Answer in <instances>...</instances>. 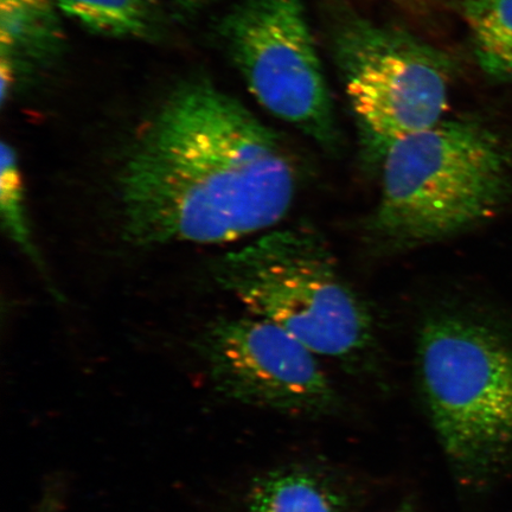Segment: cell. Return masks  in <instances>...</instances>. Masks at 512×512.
Returning a JSON list of instances; mask_svg holds the SVG:
<instances>
[{
  "mask_svg": "<svg viewBox=\"0 0 512 512\" xmlns=\"http://www.w3.org/2000/svg\"><path fill=\"white\" fill-rule=\"evenodd\" d=\"M118 185L133 245H213L277 226L291 210L298 172L277 133L219 87L194 81L145 127Z\"/></svg>",
  "mask_w": 512,
  "mask_h": 512,
  "instance_id": "6da1fadb",
  "label": "cell"
},
{
  "mask_svg": "<svg viewBox=\"0 0 512 512\" xmlns=\"http://www.w3.org/2000/svg\"><path fill=\"white\" fill-rule=\"evenodd\" d=\"M214 277L249 315L279 326L317 356L354 362L373 347L367 305L313 229L267 230L223 255Z\"/></svg>",
  "mask_w": 512,
  "mask_h": 512,
  "instance_id": "3957f363",
  "label": "cell"
},
{
  "mask_svg": "<svg viewBox=\"0 0 512 512\" xmlns=\"http://www.w3.org/2000/svg\"><path fill=\"white\" fill-rule=\"evenodd\" d=\"M56 0H0V63L41 61L61 41Z\"/></svg>",
  "mask_w": 512,
  "mask_h": 512,
  "instance_id": "ba28073f",
  "label": "cell"
},
{
  "mask_svg": "<svg viewBox=\"0 0 512 512\" xmlns=\"http://www.w3.org/2000/svg\"><path fill=\"white\" fill-rule=\"evenodd\" d=\"M464 18L480 68L494 78H511L512 0H466Z\"/></svg>",
  "mask_w": 512,
  "mask_h": 512,
  "instance_id": "8fae6325",
  "label": "cell"
},
{
  "mask_svg": "<svg viewBox=\"0 0 512 512\" xmlns=\"http://www.w3.org/2000/svg\"><path fill=\"white\" fill-rule=\"evenodd\" d=\"M428 414L448 462L467 482L512 471V348L483 325L437 316L416 349Z\"/></svg>",
  "mask_w": 512,
  "mask_h": 512,
  "instance_id": "277c9868",
  "label": "cell"
},
{
  "mask_svg": "<svg viewBox=\"0 0 512 512\" xmlns=\"http://www.w3.org/2000/svg\"><path fill=\"white\" fill-rule=\"evenodd\" d=\"M255 100L322 149L336 151L334 104L304 0H241L220 25Z\"/></svg>",
  "mask_w": 512,
  "mask_h": 512,
  "instance_id": "8992f818",
  "label": "cell"
},
{
  "mask_svg": "<svg viewBox=\"0 0 512 512\" xmlns=\"http://www.w3.org/2000/svg\"><path fill=\"white\" fill-rule=\"evenodd\" d=\"M211 381L230 399L284 413L315 415L334 408V387L317 355L259 317H221L200 339Z\"/></svg>",
  "mask_w": 512,
  "mask_h": 512,
  "instance_id": "52a82bcc",
  "label": "cell"
},
{
  "mask_svg": "<svg viewBox=\"0 0 512 512\" xmlns=\"http://www.w3.org/2000/svg\"><path fill=\"white\" fill-rule=\"evenodd\" d=\"M46 512H49V511H46Z\"/></svg>",
  "mask_w": 512,
  "mask_h": 512,
  "instance_id": "5bb4252c",
  "label": "cell"
},
{
  "mask_svg": "<svg viewBox=\"0 0 512 512\" xmlns=\"http://www.w3.org/2000/svg\"><path fill=\"white\" fill-rule=\"evenodd\" d=\"M334 55L364 158L381 164L392 147L445 119L453 63L405 30L358 16L334 34Z\"/></svg>",
  "mask_w": 512,
  "mask_h": 512,
  "instance_id": "5b68a950",
  "label": "cell"
},
{
  "mask_svg": "<svg viewBox=\"0 0 512 512\" xmlns=\"http://www.w3.org/2000/svg\"><path fill=\"white\" fill-rule=\"evenodd\" d=\"M247 512H345V505L323 477L303 467H285L256 480Z\"/></svg>",
  "mask_w": 512,
  "mask_h": 512,
  "instance_id": "9c48e42d",
  "label": "cell"
},
{
  "mask_svg": "<svg viewBox=\"0 0 512 512\" xmlns=\"http://www.w3.org/2000/svg\"><path fill=\"white\" fill-rule=\"evenodd\" d=\"M56 5L64 16L95 35L146 38L158 27L152 0H56Z\"/></svg>",
  "mask_w": 512,
  "mask_h": 512,
  "instance_id": "30bf717a",
  "label": "cell"
},
{
  "mask_svg": "<svg viewBox=\"0 0 512 512\" xmlns=\"http://www.w3.org/2000/svg\"><path fill=\"white\" fill-rule=\"evenodd\" d=\"M174 2L183 10L194 11L204 8V6L215 2V0H174Z\"/></svg>",
  "mask_w": 512,
  "mask_h": 512,
  "instance_id": "4fadbf2b",
  "label": "cell"
},
{
  "mask_svg": "<svg viewBox=\"0 0 512 512\" xmlns=\"http://www.w3.org/2000/svg\"><path fill=\"white\" fill-rule=\"evenodd\" d=\"M368 229L390 248L432 245L496 214L510 190V162L488 128L444 119L396 143L381 164Z\"/></svg>",
  "mask_w": 512,
  "mask_h": 512,
  "instance_id": "7a4b0ae2",
  "label": "cell"
},
{
  "mask_svg": "<svg viewBox=\"0 0 512 512\" xmlns=\"http://www.w3.org/2000/svg\"><path fill=\"white\" fill-rule=\"evenodd\" d=\"M0 211L3 228L12 242L32 262L41 265L34 241H32L27 210L24 203V188L21 171L14 147L2 143V177H0Z\"/></svg>",
  "mask_w": 512,
  "mask_h": 512,
  "instance_id": "7c38bea8",
  "label": "cell"
}]
</instances>
